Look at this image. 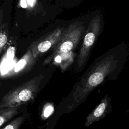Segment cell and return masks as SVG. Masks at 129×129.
Segmentation results:
<instances>
[{
  "label": "cell",
  "instance_id": "11",
  "mask_svg": "<svg viewBox=\"0 0 129 129\" xmlns=\"http://www.w3.org/2000/svg\"><path fill=\"white\" fill-rule=\"evenodd\" d=\"M25 115H21L12 120L2 129H19L20 126L25 121Z\"/></svg>",
  "mask_w": 129,
  "mask_h": 129
},
{
  "label": "cell",
  "instance_id": "7",
  "mask_svg": "<svg viewBox=\"0 0 129 129\" xmlns=\"http://www.w3.org/2000/svg\"><path fill=\"white\" fill-rule=\"evenodd\" d=\"M75 57L74 52H59L53 55H49L44 61V63L52 62L59 67L62 72L65 71L73 62Z\"/></svg>",
  "mask_w": 129,
  "mask_h": 129
},
{
  "label": "cell",
  "instance_id": "8",
  "mask_svg": "<svg viewBox=\"0 0 129 129\" xmlns=\"http://www.w3.org/2000/svg\"><path fill=\"white\" fill-rule=\"evenodd\" d=\"M35 60L32 52L29 48L24 55L14 65L13 73L15 74H19L29 70L34 64Z\"/></svg>",
  "mask_w": 129,
  "mask_h": 129
},
{
  "label": "cell",
  "instance_id": "5",
  "mask_svg": "<svg viewBox=\"0 0 129 129\" xmlns=\"http://www.w3.org/2000/svg\"><path fill=\"white\" fill-rule=\"evenodd\" d=\"M65 28L59 27L33 42L29 47L35 59L47 51L57 43Z\"/></svg>",
  "mask_w": 129,
  "mask_h": 129
},
{
  "label": "cell",
  "instance_id": "10",
  "mask_svg": "<svg viewBox=\"0 0 129 129\" xmlns=\"http://www.w3.org/2000/svg\"><path fill=\"white\" fill-rule=\"evenodd\" d=\"M20 106H17L0 109V127L17 114Z\"/></svg>",
  "mask_w": 129,
  "mask_h": 129
},
{
  "label": "cell",
  "instance_id": "2",
  "mask_svg": "<svg viewBox=\"0 0 129 129\" xmlns=\"http://www.w3.org/2000/svg\"><path fill=\"white\" fill-rule=\"evenodd\" d=\"M43 78L40 75L21 84L8 92L0 102V109L13 107L33 100L38 92Z\"/></svg>",
  "mask_w": 129,
  "mask_h": 129
},
{
  "label": "cell",
  "instance_id": "3",
  "mask_svg": "<svg viewBox=\"0 0 129 129\" xmlns=\"http://www.w3.org/2000/svg\"><path fill=\"white\" fill-rule=\"evenodd\" d=\"M104 27L103 15L98 12L90 20L77 58V67L81 71L86 66L92 49Z\"/></svg>",
  "mask_w": 129,
  "mask_h": 129
},
{
  "label": "cell",
  "instance_id": "9",
  "mask_svg": "<svg viewBox=\"0 0 129 129\" xmlns=\"http://www.w3.org/2000/svg\"><path fill=\"white\" fill-rule=\"evenodd\" d=\"M9 34L8 23L5 20L3 11L0 10V54L8 43Z\"/></svg>",
  "mask_w": 129,
  "mask_h": 129
},
{
  "label": "cell",
  "instance_id": "4",
  "mask_svg": "<svg viewBox=\"0 0 129 129\" xmlns=\"http://www.w3.org/2000/svg\"><path fill=\"white\" fill-rule=\"evenodd\" d=\"M84 23L76 21L71 23L63 32L57 43L52 47L49 55H53L59 52H73L86 31Z\"/></svg>",
  "mask_w": 129,
  "mask_h": 129
},
{
  "label": "cell",
  "instance_id": "12",
  "mask_svg": "<svg viewBox=\"0 0 129 129\" xmlns=\"http://www.w3.org/2000/svg\"><path fill=\"white\" fill-rule=\"evenodd\" d=\"M54 105L49 102L45 104L42 109V118L46 119L49 117L54 112Z\"/></svg>",
  "mask_w": 129,
  "mask_h": 129
},
{
  "label": "cell",
  "instance_id": "6",
  "mask_svg": "<svg viewBox=\"0 0 129 129\" xmlns=\"http://www.w3.org/2000/svg\"><path fill=\"white\" fill-rule=\"evenodd\" d=\"M111 111V99L109 96L105 95L99 104L88 114L86 118L85 126L88 127L93 123L98 121L104 117Z\"/></svg>",
  "mask_w": 129,
  "mask_h": 129
},
{
  "label": "cell",
  "instance_id": "13",
  "mask_svg": "<svg viewBox=\"0 0 129 129\" xmlns=\"http://www.w3.org/2000/svg\"><path fill=\"white\" fill-rule=\"evenodd\" d=\"M27 7L28 10L32 9L37 3V0H26Z\"/></svg>",
  "mask_w": 129,
  "mask_h": 129
},
{
  "label": "cell",
  "instance_id": "14",
  "mask_svg": "<svg viewBox=\"0 0 129 129\" xmlns=\"http://www.w3.org/2000/svg\"><path fill=\"white\" fill-rule=\"evenodd\" d=\"M128 112H129V108L127 109V110L126 111V113H127Z\"/></svg>",
  "mask_w": 129,
  "mask_h": 129
},
{
  "label": "cell",
  "instance_id": "1",
  "mask_svg": "<svg viewBox=\"0 0 129 129\" xmlns=\"http://www.w3.org/2000/svg\"><path fill=\"white\" fill-rule=\"evenodd\" d=\"M128 55L126 43L122 42L97 58L74 85L66 108L69 113L84 103L89 94L106 81L117 79Z\"/></svg>",
  "mask_w": 129,
  "mask_h": 129
}]
</instances>
